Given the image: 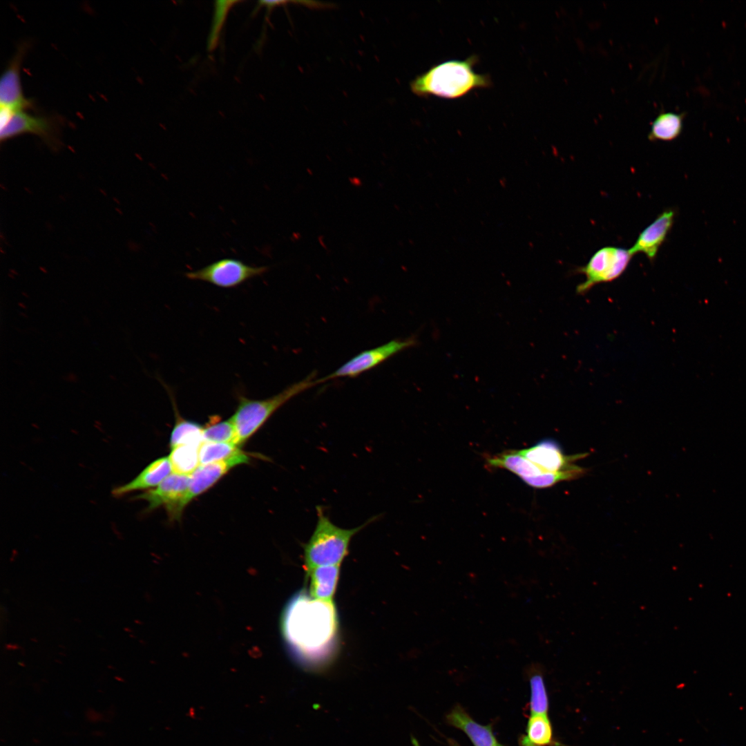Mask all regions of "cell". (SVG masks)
I'll use <instances>...</instances> for the list:
<instances>
[{"instance_id":"cell-10","label":"cell","mask_w":746,"mask_h":746,"mask_svg":"<svg viewBox=\"0 0 746 746\" xmlns=\"http://www.w3.org/2000/svg\"><path fill=\"white\" fill-rule=\"evenodd\" d=\"M0 133L1 142L23 134H32L50 147L57 148L60 144V121L55 116H35L18 111Z\"/></svg>"},{"instance_id":"cell-25","label":"cell","mask_w":746,"mask_h":746,"mask_svg":"<svg viewBox=\"0 0 746 746\" xmlns=\"http://www.w3.org/2000/svg\"><path fill=\"white\" fill-rule=\"evenodd\" d=\"M17 111L6 106H0V127L1 131L5 128L10 123L12 117Z\"/></svg>"},{"instance_id":"cell-4","label":"cell","mask_w":746,"mask_h":746,"mask_svg":"<svg viewBox=\"0 0 746 746\" xmlns=\"http://www.w3.org/2000/svg\"><path fill=\"white\" fill-rule=\"evenodd\" d=\"M315 372L294 383L280 392L264 399L238 396V405L231 417L237 435L236 443L241 446L255 434L283 405L294 396L318 384Z\"/></svg>"},{"instance_id":"cell-17","label":"cell","mask_w":746,"mask_h":746,"mask_svg":"<svg viewBox=\"0 0 746 746\" xmlns=\"http://www.w3.org/2000/svg\"><path fill=\"white\" fill-rule=\"evenodd\" d=\"M170 397L175 412V422L170 437V447L186 445H200L203 442L204 427L199 423L182 417L176 408L174 396L170 393Z\"/></svg>"},{"instance_id":"cell-20","label":"cell","mask_w":746,"mask_h":746,"mask_svg":"<svg viewBox=\"0 0 746 746\" xmlns=\"http://www.w3.org/2000/svg\"><path fill=\"white\" fill-rule=\"evenodd\" d=\"M200 446L186 444L171 448L169 458L173 472L190 475L200 464Z\"/></svg>"},{"instance_id":"cell-9","label":"cell","mask_w":746,"mask_h":746,"mask_svg":"<svg viewBox=\"0 0 746 746\" xmlns=\"http://www.w3.org/2000/svg\"><path fill=\"white\" fill-rule=\"evenodd\" d=\"M190 475L171 473L157 487L141 493L136 499L148 503V511L164 506L171 520L180 519L184 509V499L188 489Z\"/></svg>"},{"instance_id":"cell-8","label":"cell","mask_w":746,"mask_h":746,"mask_svg":"<svg viewBox=\"0 0 746 746\" xmlns=\"http://www.w3.org/2000/svg\"><path fill=\"white\" fill-rule=\"evenodd\" d=\"M418 343L415 336L403 339H394L376 347L363 351L347 361L334 372L317 379L318 383L331 379L358 376L367 372L396 354L412 347Z\"/></svg>"},{"instance_id":"cell-19","label":"cell","mask_w":746,"mask_h":746,"mask_svg":"<svg viewBox=\"0 0 746 746\" xmlns=\"http://www.w3.org/2000/svg\"><path fill=\"white\" fill-rule=\"evenodd\" d=\"M553 728L547 714L530 715L520 746H548L553 744Z\"/></svg>"},{"instance_id":"cell-13","label":"cell","mask_w":746,"mask_h":746,"mask_svg":"<svg viewBox=\"0 0 746 746\" xmlns=\"http://www.w3.org/2000/svg\"><path fill=\"white\" fill-rule=\"evenodd\" d=\"M674 216V211L671 209L658 215L653 222L640 233L635 244L629 249L631 255L642 253L649 260H654L672 227Z\"/></svg>"},{"instance_id":"cell-7","label":"cell","mask_w":746,"mask_h":746,"mask_svg":"<svg viewBox=\"0 0 746 746\" xmlns=\"http://www.w3.org/2000/svg\"><path fill=\"white\" fill-rule=\"evenodd\" d=\"M269 267H254L230 258L218 260L201 269L185 273L191 280L203 281L221 288H234L264 274Z\"/></svg>"},{"instance_id":"cell-24","label":"cell","mask_w":746,"mask_h":746,"mask_svg":"<svg viewBox=\"0 0 746 746\" xmlns=\"http://www.w3.org/2000/svg\"><path fill=\"white\" fill-rule=\"evenodd\" d=\"M530 698L529 709L530 715L547 714L548 698L542 675L539 672L532 674L529 679Z\"/></svg>"},{"instance_id":"cell-15","label":"cell","mask_w":746,"mask_h":746,"mask_svg":"<svg viewBox=\"0 0 746 746\" xmlns=\"http://www.w3.org/2000/svg\"><path fill=\"white\" fill-rule=\"evenodd\" d=\"M173 472L169 457L158 458L149 464L142 471L129 482L115 487L112 495L122 497L136 490L154 488Z\"/></svg>"},{"instance_id":"cell-21","label":"cell","mask_w":746,"mask_h":746,"mask_svg":"<svg viewBox=\"0 0 746 746\" xmlns=\"http://www.w3.org/2000/svg\"><path fill=\"white\" fill-rule=\"evenodd\" d=\"M241 450L233 443L203 441L199 448L200 465L229 459Z\"/></svg>"},{"instance_id":"cell-11","label":"cell","mask_w":746,"mask_h":746,"mask_svg":"<svg viewBox=\"0 0 746 746\" xmlns=\"http://www.w3.org/2000/svg\"><path fill=\"white\" fill-rule=\"evenodd\" d=\"M28 42H22L8 62L0 79V106L17 111L32 108V102L23 95L20 72L23 59L28 50Z\"/></svg>"},{"instance_id":"cell-18","label":"cell","mask_w":746,"mask_h":746,"mask_svg":"<svg viewBox=\"0 0 746 746\" xmlns=\"http://www.w3.org/2000/svg\"><path fill=\"white\" fill-rule=\"evenodd\" d=\"M685 115V113L660 112L651 123L648 139L653 142L675 140L682 131Z\"/></svg>"},{"instance_id":"cell-14","label":"cell","mask_w":746,"mask_h":746,"mask_svg":"<svg viewBox=\"0 0 746 746\" xmlns=\"http://www.w3.org/2000/svg\"><path fill=\"white\" fill-rule=\"evenodd\" d=\"M446 719L448 725L461 730L474 746H503L495 736L491 725L478 723L459 705L448 713Z\"/></svg>"},{"instance_id":"cell-1","label":"cell","mask_w":746,"mask_h":746,"mask_svg":"<svg viewBox=\"0 0 746 746\" xmlns=\"http://www.w3.org/2000/svg\"><path fill=\"white\" fill-rule=\"evenodd\" d=\"M283 635L294 653L308 667L318 668L336 640L338 621L333 602L313 599L301 591L285 608Z\"/></svg>"},{"instance_id":"cell-6","label":"cell","mask_w":746,"mask_h":746,"mask_svg":"<svg viewBox=\"0 0 746 746\" xmlns=\"http://www.w3.org/2000/svg\"><path fill=\"white\" fill-rule=\"evenodd\" d=\"M632 256L629 249L624 248L609 246L600 249L577 270L586 280L577 285L576 292L584 294L596 285L617 279L627 269Z\"/></svg>"},{"instance_id":"cell-22","label":"cell","mask_w":746,"mask_h":746,"mask_svg":"<svg viewBox=\"0 0 746 746\" xmlns=\"http://www.w3.org/2000/svg\"><path fill=\"white\" fill-rule=\"evenodd\" d=\"M203 441L229 443L236 446L237 435L231 419L218 420L217 417L204 427Z\"/></svg>"},{"instance_id":"cell-2","label":"cell","mask_w":746,"mask_h":746,"mask_svg":"<svg viewBox=\"0 0 746 746\" xmlns=\"http://www.w3.org/2000/svg\"><path fill=\"white\" fill-rule=\"evenodd\" d=\"M478 61L477 55H471L465 59L434 65L410 82V89L419 97L458 99L475 89L489 88L492 86L490 77L474 70Z\"/></svg>"},{"instance_id":"cell-12","label":"cell","mask_w":746,"mask_h":746,"mask_svg":"<svg viewBox=\"0 0 746 746\" xmlns=\"http://www.w3.org/2000/svg\"><path fill=\"white\" fill-rule=\"evenodd\" d=\"M250 457L241 450L229 459L200 465L191 475L188 489L184 499V508L191 501L211 488L231 468L238 465L248 463Z\"/></svg>"},{"instance_id":"cell-16","label":"cell","mask_w":746,"mask_h":746,"mask_svg":"<svg viewBox=\"0 0 746 746\" xmlns=\"http://www.w3.org/2000/svg\"><path fill=\"white\" fill-rule=\"evenodd\" d=\"M341 565L318 566L305 575L309 580V595L315 600L333 602L340 575Z\"/></svg>"},{"instance_id":"cell-23","label":"cell","mask_w":746,"mask_h":746,"mask_svg":"<svg viewBox=\"0 0 746 746\" xmlns=\"http://www.w3.org/2000/svg\"><path fill=\"white\" fill-rule=\"evenodd\" d=\"M237 3H238V1H216L215 2L212 23L207 39L208 51L212 52L216 48L229 10Z\"/></svg>"},{"instance_id":"cell-3","label":"cell","mask_w":746,"mask_h":746,"mask_svg":"<svg viewBox=\"0 0 746 746\" xmlns=\"http://www.w3.org/2000/svg\"><path fill=\"white\" fill-rule=\"evenodd\" d=\"M316 510L315 528L307 542L303 544L305 575L318 566L341 565L349 553L353 537L379 517L374 516L355 528H343L330 520L322 506H317Z\"/></svg>"},{"instance_id":"cell-5","label":"cell","mask_w":746,"mask_h":746,"mask_svg":"<svg viewBox=\"0 0 746 746\" xmlns=\"http://www.w3.org/2000/svg\"><path fill=\"white\" fill-rule=\"evenodd\" d=\"M517 452L536 467L544 479L546 488L560 481L577 479L586 472V469L575 461L584 458L587 454L566 455L560 443L553 439H542Z\"/></svg>"}]
</instances>
